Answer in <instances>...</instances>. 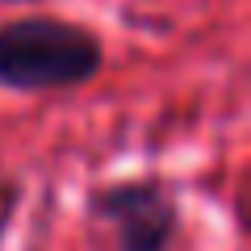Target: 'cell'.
Returning a JSON list of instances; mask_svg holds the SVG:
<instances>
[{
	"label": "cell",
	"instance_id": "1",
	"mask_svg": "<svg viewBox=\"0 0 251 251\" xmlns=\"http://www.w3.org/2000/svg\"><path fill=\"white\" fill-rule=\"evenodd\" d=\"M105 72V42L92 25L54 13L0 21V88L21 97L84 88Z\"/></svg>",
	"mask_w": 251,
	"mask_h": 251
},
{
	"label": "cell",
	"instance_id": "2",
	"mask_svg": "<svg viewBox=\"0 0 251 251\" xmlns=\"http://www.w3.org/2000/svg\"><path fill=\"white\" fill-rule=\"evenodd\" d=\"M84 222L109 239V251H172L180 239V193L163 176H126L92 188Z\"/></svg>",
	"mask_w": 251,
	"mask_h": 251
},
{
	"label": "cell",
	"instance_id": "4",
	"mask_svg": "<svg viewBox=\"0 0 251 251\" xmlns=\"http://www.w3.org/2000/svg\"><path fill=\"white\" fill-rule=\"evenodd\" d=\"M4 4H34V0H4Z\"/></svg>",
	"mask_w": 251,
	"mask_h": 251
},
{
	"label": "cell",
	"instance_id": "3",
	"mask_svg": "<svg viewBox=\"0 0 251 251\" xmlns=\"http://www.w3.org/2000/svg\"><path fill=\"white\" fill-rule=\"evenodd\" d=\"M21 201V184H9V180H0V234H4V226H9L13 209H17Z\"/></svg>",
	"mask_w": 251,
	"mask_h": 251
}]
</instances>
